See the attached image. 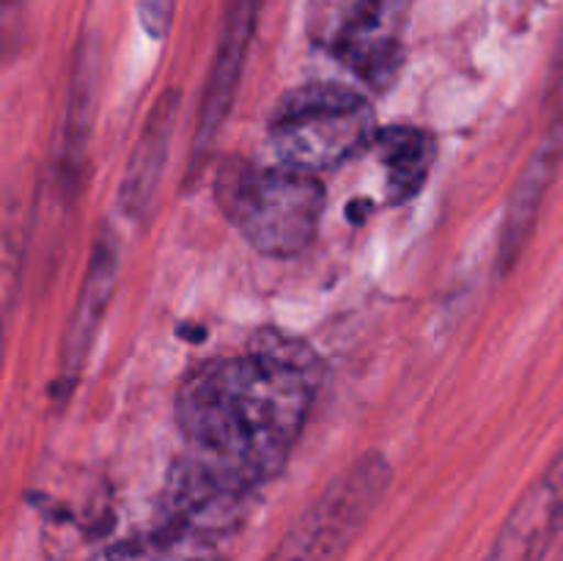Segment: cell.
<instances>
[{
    "label": "cell",
    "mask_w": 563,
    "mask_h": 561,
    "mask_svg": "<svg viewBox=\"0 0 563 561\" xmlns=\"http://www.w3.org/2000/svg\"><path fill=\"white\" fill-rule=\"evenodd\" d=\"M410 0H308V38L374 91H388L407 55Z\"/></svg>",
    "instance_id": "277c9868"
},
{
    "label": "cell",
    "mask_w": 563,
    "mask_h": 561,
    "mask_svg": "<svg viewBox=\"0 0 563 561\" xmlns=\"http://www.w3.org/2000/svg\"><path fill=\"white\" fill-rule=\"evenodd\" d=\"M394 468L368 451L333 479L264 561H341L385 498Z\"/></svg>",
    "instance_id": "5b68a950"
},
{
    "label": "cell",
    "mask_w": 563,
    "mask_h": 561,
    "mask_svg": "<svg viewBox=\"0 0 563 561\" xmlns=\"http://www.w3.org/2000/svg\"><path fill=\"white\" fill-rule=\"evenodd\" d=\"M214 198L253 251L289 258L313 242L324 212V187L311 170L258 168L229 157L214 179Z\"/></svg>",
    "instance_id": "7a4b0ae2"
},
{
    "label": "cell",
    "mask_w": 563,
    "mask_h": 561,
    "mask_svg": "<svg viewBox=\"0 0 563 561\" xmlns=\"http://www.w3.org/2000/svg\"><path fill=\"white\" fill-rule=\"evenodd\" d=\"M179 102V91L168 88V91L159 94L154 108L148 110L146 121H143V130L137 135L119 185V212L126 220L146 218L148 207L157 196V187L163 182L165 163H168L170 154V141H174Z\"/></svg>",
    "instance_id": "9c48e42d"
},
{
    "label": "cell",
    "mask_w": 563,
    "mask_h": 561,
    "mask_svg": "<svg viewBox=\"0 0 563 561\" xmlns=\"http://www.w3.org/2000/svg\"><path fill=\"white\" fill-rule=\"evenodd\" d=\"M99 99V47L93 38L80 44L71 69L69 97H66V121H64V174L80 176L82 160H86L88 138H91L93 116H97Z\"/></svg>",
    "instance_id": "8fae6325"
},
{
    "label": "cell",
    "mask_w": 563,
    "mask_h": 561,
    "mask_svg": "<svg viewBox=\"0 0 563 561\" xmlns=\"http://www.w3.org/2000/svg\"><path fill=\"white\" fill-rule=\"evenodd\" d=\"M563 528V443L506 515L484 561H544Z\"/></svg>",
    "instance_id": "8992f818"
},
{
    "label": "cell",
    "mask_w": 563,
    "mask_h": 561,
    "mask_svg": "<svg viewBox=\"0 0 563 561\" xmlns=\"http://www.w3.org/2000/svg\"><path fill=\"white\" fill-rule=\"evenodd\" d=\"M379 160L385 165V190L390 204H407L423 190L438 160V141L421 127L390 124L377 132Z\"/></svg>",
    "instance_id": "30bf717a"
},
{
    "label": "cell",
    "mask_w": 563,
    "mask_h": 561,
    "mask_svg": "<svg viewBox=\"0 0 563 561\" xmlns=\"http://www.w3.org/2000/svg\"><path fill=\"white\" fill-rule=\"evenodd\" d=\"M119 245H115L113 234H99L93 242L91 262H88L75 311L69 317V328H66L64 358H60V385H66V388L75 385L77 374L86 366L93 339L102 328L104 311H108L115 280H119Z\"/></svg>",
    "instance_id": "ba28073f"
},
{
    "label": "cell",
    "mask_w": 563,
    "mask_h": 561,
    "mask_svg": "<svg viewBox=\"0 0 563 561\" xmlns=\"http://www.w3.org/2000/svg\"><path fill=\"white\" fill-rule=\"evenodd\" d=\"M269 143L284 165L333 170L377 141V113L361 91L339 82H306L269 113Z\"/></svg>",
    "instance_id": "3957f363"
},
{
    "label": "cell",
    "mask_w": 563,
    "mask_h": 561,
    "mask_svg": "<svg viewBox=\"0 0 563 561\" xmlns=\"http://www.w3.org/2000/svg\"><path fill=\"white\" fill-rule=\"evenodd\" d=\"M563 163V94L559 105L553 108V119H550L548 130H544L542 141L533 148L531 160H528L526 170L517 179L515 190H511L509 204H506L504 226H500L498 237V273L509 275L515 264L520 262L522 251H526L528 240H531L533 229H537L539 212H542L544 196H548L550 185L559 176Z\"/></svg>",
    "instance_id": "52a82bcc"
},
{
    "label": "cell",
    "mask_w": 563,
    "mask_h": 561,
    "mask_svg": "<svg viewBox=\"0 0 563 561\" xmlns=\"http://www.w3.org/2000/svg\"><path fill=\"white\" fill-rule=\"evenodd\" d=\"M174 6L176 0H137V16H141L148 36L165 38L170 28V16H174Z\"/></svg>",
    "instance_id": "7c38bea8"
},
{
    "label": "cell",
    "mask_w": 563,
    "mask_h": 561,
    "mask_svg": "<svg viewBox=\"0 0 563 561\" xmlns=\"http://www.w3.org/2000/svg\"><path fill=\"white\" fill-rule=\"evenodd\" d=\"M555 561H563V548H561V553H559V559H555Z\"/></svg>",
    "instance_id": "4fadbf2b"
},
{
    "label": "cell",
    "mask_w": 563,
    "mask_h": 561,
    "mask_svg": "<svg viewBox=\"0 0 563 561\" xmlns=\"http://www.w3.org/2000/svg\"><path fill=\"white\" fill-rule=\"evenodd\" d=\"M322 380L317 352L278 330H262L242 355L201 363L176 394L192 476L220 495L278 476Z\"/></svg>",
    "instance_id": "6da1fadb"
}]
</instances>
